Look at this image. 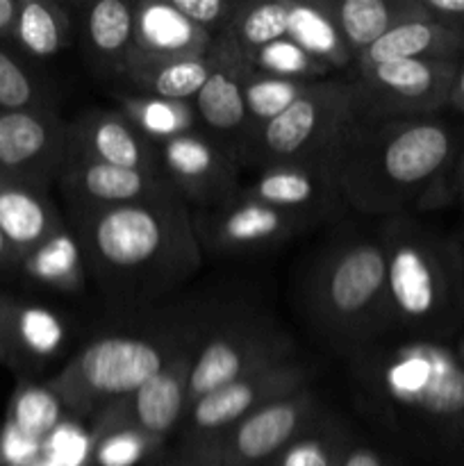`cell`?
I'll return each instance as SVG.
<instances>
[{
  "label": "cell",
  "mask_w": 464,
  "mask_h": 466,
  "mask_svg": "<svg viewBox=\"0 0 464 466\" xmlns=\"http://www.w3.org/2000/svg\"><path fill=\"white\" fill-rule=\"evenodd\" d=\"M71 218L86 267L114 299H157L200 267L194 217L177 196L73 212Z\"/></svg>",
  "instance_id": "cell-1"
},
{
  "label": "cell",
  "mask_w": 464,
  "mask_h": 466,
  "mask_svg": "<svg viewBox=\"0 0 464 466\" xmlns=\"http://www.w3.org/2000/svg\"><path fill=\"white\" fill-rule=\"evenodd\" d=\"M462 148L459 132L439 118L364 116L341 146L332 180L358 212L394 217L421 203Z\"/></svg>",
  "instance_id": "cell-2"
},
{
  "label": "cell",
  "mask_w": 464,
  "mask_h": 466,
  "mask_svg": "<svg viewBox=\"0 0 464 466\" xmlns=\"http://www.w3.org/2000/svg\"><path fill=\"white\" fill-rule=\"evenodd\" d=\"M389 328L449 335L464 319V267L453 241L405 217L382 232Z\"/></svg>",
  "instance_id": "cell-3"
},
{
  "label": "cell",
  "mask_w": 464,
  "mask_h": 466,
  "mask_svg": "<svg viewBox=\"0 0 464 466\" xmlns=\"http://www.w3.org/2000/svg\"><path fill=\"white\" fill-rule=\"evenodd\" d=\"M318 330L344 350H358L389 328L382 237L344 241L318 264L308 289Z\"/></svg>",
  "instance_id": "cell-4"
},
{
  "label": "cell",
  "mask_w": 464,
  "mask_h": 466,
  "mask_svg": "<svg viewBox=\"0 0 464 466\" xmlns=\"http://www.w3.org/2000/svg\"><path fill=\"white\" fill-rule=\"evenodd\" d=\"M364 118L353 82L321 80L287 112L257 127L246 144L241 167H303L328 173L353 127Z\"/></svg>",
  "instance_id": "cell-5"
},
{
  "label": "cell",
  "mask_w": 464,
  "mask_h": 466,
  "mask_svg": "<svg viewBox=\"0 0 464 466\" xmlns=\"http://www.w3.org/2000/svg\"><path fill=\"white\" fill-rule=\"evenodd\" d=\"M176 350L177 346L164 337H100L50 378L48 387L71 412L98 414L144 387Z\"/></svg>",
  "instance_id": "cell-6"
},
{
  "label": "cell",
  "mask_w": 464,
  "mask_h": 466,
  "mask_svg": "<svg viewBox=\"0 0 464 466\" xmlns=\"http://www.w3.org/2000/svg\"><path fill=\"white\" fill-rule=\"evenodd\" d=\"M378 394L398 408L437 421L464 417V367L455 350L414 339L385 350L367 367Z\"/></svg>",
  "instance_id": "cell-7"
},
{
  "label": "cell",
  "mask_w": 464,
  "mask_h": 466,
  "mask_svg": "<svg viewBox=\"0 0 464 466\" xmlns=\"http://www.w3.org/2000/svg\"><path fill=\"white\" fill-rule=\"evenodd\" d=\"M309 371L305 364L287 360L248 373L221 390L212 391L187 410L185 417V460H198L223 440L232 426L248 414L277 399L296 394L308 385Z\"/></svg>",
  "instance_id": "cell-8"
},
{
  "label": "cell",
  "mask_w": 464,
  "mask_h": 466,
  "mask_svg": "<svg viewBox=\"0 0 464 466\" xmlns=\"http://www.w3.org/2000/svg\"><path fill=\"white\" fill-rule=\"evenodd\" d=\"M458 66L455 62L396 59L358 68L350 82L367 118H432L449 107Z\"/></svg>",
  "instance_id": "cell-9"
},
{
  "label": "cell",
  "mask_w": 464,
  "mask_h": 466,
  "mask_svg": "<svg viewBox=\"0 0 464 466\" xmlns=\"http://www.w3.org/2000/svg\"><path fill=\"white\" fill-rule=\"evenodd\" d=\"M291 344L267 323H235L214 332L194 355L187 391V410L212 391L289 360Z\"/></svg>",
  "instance_id": "cell-10"
},
{
  "label": "cell",
  "mask_w": 464,
  "mask_h": 466,
  "mask_svg": "<svg viewBox=\"0 0 464 466\" xmlns=\"http://www.w3.org/2000/svg\"><path fill=\"white\" fill-rule=\"evenodd\" d=\"M194 355L177 349L144 387L96 414V435L132 431L159 446L187 417V391Z\"/></svg>",
  "instance_id": "cell-11"
},
{
  "label": "cell",
  "mask_w": 464,
  "mask_h": 466,
  "mask_svg": "<svg viewBox=\"0 0 464 466\" xmlns=\"http://www.w3.org/2000/svg\"><path fill=\"white\" fill-rule=\"evenodd\" d=\"M314 221L264 205L239 191L235 198L194 217L200 246L223 255H255L277 248Z\"/></svg>",
  "instance_id": "cell-12"
},
{
  "label": "cell",
  "mask_w": 464,
  "mask_h": 466,
  "mask_svg": "<svg viewBox=\"0 0 464 466\" xmlns=\"http://www.w3.org/2000/svg\"><path fill=\"white\" fill-rule=\"evenodd\" d=\"M314 394L300 390L277 399L232 426L223 440L198 462L209 466H262L271 464L287 446L309 431Z\"/></svg>",
  "instance_id": "cell-13"
},
{
  "label": "cell",
  "mask_w": 464,
  "mask_h": 466,
  "mask_svg": "<svg viewBox=\"0 0 464 466\" xmlns=\"http://www.w3.org/2000/svg\"><path fill=\"white\" fill-rule=\"evenodd\" d=\"M157 153L159 173L187 208H218L241 191L237 159L200 130L159 144Z\"/></svg>",
  "instance_id": "cell-14"
},
{
  "label": "cell",
  "mask_w": 464,
  "mask_h": 466,
  "mask_svg": "<svg viewBox=\"0 0 464 466\" xmlns=\"http://www.w3.org/2000/svg\"><path fill=\"white\" fill-rule=\"evenodd\" d=\"M209 53L214 55L217 68L194 98L200 132L227 150L241 167L246 144L253 135L241 94V82L250 64L227 32L214 36Z\"/></svg>",
  "instance_id": "cell-15"
},
{
  "label": "cell",
  "mask_w": 464,
  "mask_h": 466,
  "mask_svg": "<svg viewBox=\"0 0 464 466\" xmlns=\"http://www.w3.org/2000/svg\"><path fill=\"white\" fill-rule=\"evenodd\" d=\"M66 153V123L57 112L0 109V173L48 189Z\"/></svg>",
  "instance_id": "cell-16"
},
{
  "label": "cell",
  "mask_w": 464,
  "mask_h": 466,
  "mask_svg": "<svg viewBox=\"0 0 464 466\" xmlns=\"http://www.w3.org/2000/svg\"><path fill=\"white\" fill-rule=\"evenodd\" d=\"M64 159H91L109 167L162 176L157 146L146 139L121 112L94 109L66 123Z\"/></svg>",
  "instance_id": "cell-17"
},
{
  "label": "cell",
  "mask_w": 464,
  "mask_h": 466,
  "mask_svg": "<svg viewBox=\"0 0 464 466\" xmlns=\"http://www.w3.org/2000/svg\"><path fill=\"white\" fill-rule=\"evenodd\" d=\"M57 185L71 205V214L177 196L162 176L109 167L91 159H64Z\"/></svg>",
  "instance_id": "cell-18"
},
{
  "label": "cell",
  "mask_w": 464,
  "mask_h": 466,
  "mask_svg": "<svg viewBox=\"0 0 464 466\" xmlns=\"http://www.w3.org/2000/svg\"><path fill=\"white\" fill-rule=\"evenodd\" d=\"M257 173V180L241 187V194L282 212L317 223L344 203L328 173L303 167H268Z\"/></svg>",
  "instance_id": "cell-19"
},
{
  "label": "cell",
  "mask_w": 464,
  "mask_h": 466,
  "mask_svg": "<svg viewBox=\"0 0 464 466\" xmlns=\"http://www.w3.org/2000/svg\"><path fill=\"white\" fill-rule=\"evenodd\" d=\"M62 228L66 226L48 189L0 173V230L18 259Z\"/></svg>",
  "instance_id": "cell-20"
},
{
  "label": "cell",
  "mask_w": 464,
  "mask_h": 466,
  "mask_svg": "<svg viewBox=\"0 0 464 466\" xmlns=\"http://www.w3.org/2000/svg\"><path fill=\"white\" fill-rule=\"evenodd\" d=\"M132 48L157 57H205L214 44L209 32L182 16L171 0H135Z\"/></svg>",
  "instance_id": "cell-21"
},
{
  "label": "cell",
  "mask_w": 464,
  "mask_h": 466,
  "mask_svg": "<svg viewBox=\"0 0 464 466\" xmlns=\"http://www.w3.org/2000/svg\"><path fill=\"white\" fill-rule=\"evenodd\" d=\"M0 332L7 350V367L45 362L66 339V330L57 314L7 296H0Z\"/></svg>",
  "instance_id": "cell-22"
},
{
  "label": "cell",
  "mask_w": 464,
  "mask_h": 466,
  "mask_svg": "<svg viewBox=\"0 0 464 466\" xmlns=\"http://www.w3.org/2000/svg\"><path fill=\"white\" fill-rule=\"evenodd\" d=\"M214 68L217 62L212 53L205 57H157L132 48L123 77L135 86V94L194 103Z\"/></svg>",
  "instance_id": "cell-23"
},
{
  "label": "cell",
  "mask_w": 464,
  "mask_h": 466,
  "mask_svg": "<svg viewBox=\"0 0 464 466\" xmlns=\"http://www.w3.org/2000/svg\"><path fill=\"white\" fill-rule=\"evenodd\" d=\"M396 59L459 64L464 62V35L437 25L428 18L403 21L359 55L355 62V71L376 66V64L396 62Z\"/></svg>",
  "instance_id": "cell-24"
},
{
  "label": "cell",
  "mask_w": 464,
  "mask_h": 466,
  "mask_svg": "<svg viewBox=\"0 0 464 466\" xmlns=\"http://www.w3.org/2000/svg\"><path fill=\"white\" fill-rule=\"evenodd\" d=\"M80 23L85 53L91 66L100 76H123L135 32L130 0H96L85 5Z\"/></svg>",
  "instance_id": "cell-25"
},
{
  "label": "cell",
  "mask_w": 464,
  "mask_h": 466,
  "mask_svg": "<svg viewBox=\"0 0 464 466\" xmlns=\"http://www.w3.org/2000/svg\"><path fill=\"white\" fill-rule=\"evenodd\" d=\"M355 62L391 27L426 18L419 0H326Z\"/></svg>",
  "instance_id": "cell-26"
},
{
  "label": "cell",
  "mask_w": 464,
  "mask_h": 466,
  "mask_svg": "<svg viewBox=\"0 0 464 466\" xmlns=\"http://www.w3.org/2000/svg\"><path fill=\"white\" fill-rule=\"evenodd\" d=\"M73 41V18L57 0H21L12 48L30 62L55 59Z\"/></svg>",
  "instance_id": "cell-27"
},
{
  "label": "cell",
  "mask_w": 464,
  "mask_h": 466,
  "mask_svg": "<svg viewBox=\"0 0 464 466\" xmlns=\"http://www.w3.org/2000/svg\"><path fill=\"white\" fill-rule=\"evenodd\" d=\"M287 39L308 50L332 73L348 66H353L355 73L353 53L346 46L326 0H289Z\"/></svg>",
  "instance_id": "cell-28"
},
{
  "label": "cell",
  "mask_w": 464,
  "mask_h": 466,
  "mask_svg": "<svg viewBox=\"0 0 464 466\" xmlns=\"http://www.w3.org/2000/svg\"><path fill=\"white\" fill-rule=\"evenodd\" d=\"M27 278L53 289L76 294L86 282L85 253L76 232L62 228L21 259Z\"/></svg>",
  "instance_id": "cell-29"
},
{
  "label": "cell",
  "mask_w": 464,
  "mask_h": 466,
  "mask_svg": "<svg viewBox=\"0 0 464 466\" xmlns=\"http://www.w3.org/2000/svg\"><path fill=\"white\" fill-rule=\"evenodd\" d=\"M121 114L130 118L136 130L155 146L200 130L198 114H196L191 100H166L127 94L121 98Z\"/></svg>",
  "instance_id": "cell-30"
},
{
  "label": "cell",
  "mask_w": 464,
  "mask_h": 466,
  "mask_svg": "<svg viewBox=\"0 0 464 466\" xmlns=\"http://www.w3.org/2000/svg\"><path fill=\"white\" fill-rule=\"evenodd\" d=\"M57 89L41 76L30 59L23 57L12 46L0 44V109H44L57 112Z\"/></svg>",
  "instance_id": "cell-31"
},
{
  "label": "cell",
  "mask_w": 464,
  "mask_h": 466,
  "mask_svg": "<svg viewBox=\"0 0 464 466\" xmlns=\"http://www.w3.org/2000/svg\"><path fill=\"white\" fill-rule=\"evenodd\" d=\"M289 0H239L227 35L248 57L262 46L287 36Z\"/></svg>",
  "instance_id": "cell-32"
},
{
  "label": "cell",
  "mask_w": 464,
  "mask_h": 466,
  "mask_svg": "<svg viewBox=\"0 0 464 466\" xmlns=\"http://www.w3.org/2000/svg\"><path fill=\"white\" fill-rule=\"evenodd\" d=\"M312 85L314 82L282 80V77L264 76V73L248 66L244 82H241V94H244L246 114H248L253 132L271 123L282 112H287L296 100L308 94Z\"/></svg>",
  "instance_id": "cell-33"
},
{
  "label": "cell",
  "mask_w": 464,
  "mask_h": 466,
  "mask_svg": "<svg viewBox=\"0 0 464 466\" xmlns=\"http://www.w3.org/2000/svg\"><path fill=\"white\" fill-rule=\"evenodd\" d=\"M62 408L57 396L50 391L48 385H18L14 391L12 403L7 410L9 426L30 441L44 444L45 437L57 428L59 417H62Z\"/></svg>",
  "instance_id": "cell-34"
},
{
  "label": "cell",
  "mask_w": 464,
  "mask_h": 466,
  "mask_svg": "<svg viewBox=\"0 0 464 466\" xmlns=\"http://www.w3.org/2000/svg\"><path fill=\"white\" fill-rule=\"evenodd\" d=\"M246 59L255 71L264 73V76L282 77V80L321 82L328 80L332 73L326 64L318 62L317 57H312L308 50H303L287 36L262 46Z\"/></svg>",
  "instance_id": "cell-35"
},
{
  "label": "cell",
  "mask_w": 464,
  "mask_h": 466,
  "mask_svg": "<svg viewBox=\"0 0 464 466\" xmlns=\"http://www.w3.org/2000/svg\"><path fill=\"white\" fill-rule=\"evenodd\" d=\"M346 449L332 432L305 431L291 441L271 466H341Z\"/></svg>",
  "instance_id": "cell-36"
},
{
  "label": "cell",
  "mask_w": 464,
  "mask_h": 466,
  "mask_svg": "<svg viewBox=\"0 0 464 466\" xmlns=\"http://www.w3.org/2000/svg\"><path fill=\"white\" fill-rule=\"evenodd\" d=\"M173 7L212 36L223 35L235 18L239 0H171Z\"/></svg>",
  "instance_id": "cell-37"
},
{
  "label": "cell",
  "mask_w": 464,
  "mask_h": 466,
  "mask_svg": "<svg viewBox=\"0 0 464 466\" xmlns=\"http://www.w3.org/2000/svg\"><path fill=\"white\" fill-rule=\"evenodd\" d=\"M96 437V460L100 466H130L141 458L144 446L155 449L148 440L132 431H114Z\"/></svg>",
  "instance_id": "cell-38"
},
{
  "label": "cell",
  "mask_w": 464,
  "mask_h": 466,
  "mask_svg": "<svg viewBox=\"0 0 464 466\" xmlns=\"http://www.w3.org/2000/svg\"><path fill=\"white\" fill-rule=\"evenodd\" d=\"M450 203H462L464 205V148L459 150V155L455 157V162L450 164V168L446 171V176L428 191L421 198V203L417 205L419 209H437L444 208Z\"/></svg>",
  "instance_id": "cell-39"
},
{
  "label": "cell",
  "mask_w": 464,
  "mask_h": 466,
  "mask_svg": "<svg viewBox=\"0 0 464 466\" xmlns=\"http://www.w3.org/2000/svg\"><path fill=\"white\" fill-rule=\"evenodd\" d=\"M41 444L30 441L21 432L14 431L9 423H5L0 431V464L3 466H27L39 460Z\"/></svg>",
  "instance_id": "cell-40"
},
{
  "label": "cell",
  "mask_w": 464,
  "mask_h": 466,
  "mask_svg": "<svg viewBox=\"0 0 464 466\" xmlns=\"http://www.w3.org/2000/svg\"><path fill=\"white\" fill-rule=\"evenodd\" d=\"M428 21L464 35V0H419Z\"/></svg>",
  "instance_id": "cell-41"
},
{
  "label": "cell",
  "mask_w": 464,
  "mask_h": 466,
  "mask_svg": "<svg viewBox=\"0 0 464 466\" xmlns=\"http://www.w3.org/2000/svg\"><path fill=\"white\" fill-rule=\"evenodd\" d=\"M18 3L21 0H0V44L12 46L14 23L18 16Z\"/></svg>",
  "instance_id": "cell-42"
},
{
  "label": "cell",
  "mask_w": 464,
  "mask_h": 466,
  "mask_svg": "<svg viewBox=\"0 0 464 466\" xmlns=\"http://www.w3.org/2000/svg\"><path fill=\"white\" fill-rule=\"evenodd\" d=\"M341 466H385V462L368 446H353V449H346Z\"/></svg>",
  "instance_id": "cell-43"
},
{
  "label": "cell",
  "mask_w": 464,
  "mask_h": 466,
  "mask_svg": "<svg viewBox=\"0 0 464 466\" xmlns=\"http://www.w3.org/2000/svg\"><path fill=\"white\" fill-rule=\"evenodd\" d=\"M449 107H453L455 112L464 114V62H459L458 73H455L453 89H450Z\"/></svg>",
  "instance_id": "cell-44"
},
{
  "label": "cell",
  "mask_w": 464,
  "mask_h": 466,
  "mask_svg": "<svg viewBox=\"0 0 464 466\" xmlns=\"http://www.w3.org/2000/svg\"><path fill=\"white\" fill-rule=\"evenodd\" d=\"M0 267H21V259H18V255L14 253L9 241L5 239L3 230H0Z\"/></svg>",
  "instance_id": "cell-45"
},
{
  "label": "cell",
  "mask_w": 464,
  "mask_h": 466,
  "mask_svg": "<svg viewBox=\"0 0 464 466\" xmlns=\"http://www.w3.org/2000/svg\"><path fill=\"white\" fill-rule=\"evenodd\" d=\"M0 364H7V350H5L3 332H0Z\"/></svg>",
  "instance_id": "cell-46"
},
{
  "label": "cell",
  "mask_w": 464,
  "mask_h": 466,
  "mask_svg": "<svg viewBox=\"0 0 464 466\" xmlns=\"http://www.w3.org/2000/svg\"><path fill=\"white\" fill-rule=\"evenodd\" d=\"M455 355H458L459 364H462V367H464V339L459 341V346H458V349H455Z\"/></svg>",
  "instance_id": "cell-47"
},
{
  "label": "cell",
  "mask_w": 464,
  "mask_h": 466,
  "mask_svg": "<svg viewBox=\"0 0 464 466\" xmlns=\"http://www.w3.org/2000/svg\"><path fill=\"white\" fill-rule=\"evenodd\" d=\"M180 466H209V464L198 462V460H182V464H180Z\"/></svg>",
  "instance_id": "cell-48"
},
{
  "label": "cell",
  "mask_w": 464,
  "mask_h": 466,
  "mask_svg": "<svg viewBox=\"0 0 464 466\" xmlns=\"http://www.w3.org/2000/svg\"><path fill=\"white\" fill-rule=\"evenodd\" d=\"M27 466H50L48 462H45V460H35V462H32V464H27Z\"/></svg>",
  "instance_id": "cell-49"
}]
</instances>
